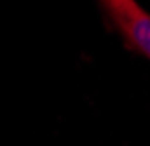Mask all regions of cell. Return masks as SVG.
Here are the masks:
<instances>
[{
    "label": "cell",
    "instance_id": "obj_1",
    "mask_svg": "<svg viewBox=\"0 0 150 146\" xmlns=\"http://www.w3.org/2000/svg\"><path fill=\"white\" fill-rule=\"evenodd\" d=\"M103 12L128 47L150 59V14L136 0H100Z\"/></svg>",
    "mask_w": 150,
    "mask_h": 146
}]
</instances>
